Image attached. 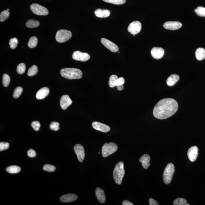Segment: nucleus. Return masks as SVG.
<instances>
[{"label": "nucleus", "mask_w": 205, "mask_h": 205, "mask_svg": "<svg viewBox=\"0 0 205 205\" xmlns=\"http://www.w3.org/2000/svg\"><path fill=\"white\" fill-rule=\"evenodd\" d=\"M149 203L150 205H158L159 204L157 202L152 198H150L149 200Z\"/></svg>", "instance_id": "37998d69"}, {"label": "nucleus", "mask_w": 205, "mask_h": 205, "mask_svg": "<svg viewBox=\"0 0 205 205\" xmlns=\"http://www.w3.org/2000/svg\"><path fill=\"white\" fill-rule=\"evenodd\" d=\"M60 124L58 122H53L51 123L50 125V129L54 131H58L60 129L59 127Z\"/></svg>", "instance_id": "4c0bfd02"}, {"label": "nucleus", "mask_w": 205, "mask_h": 205, "mask_svg": "<svg viewBox=\"0 0 205 205\" xmlns=\"http://www.w3.org/2000/svg\"><path fill=\"white\" fill-rule=\"evenodd\" d=\"M31 126L35 131H38L40 127V124L38 121H34L32 123Z\"/></svg>", "instance_id": "58836bf2"}, {"label": "nucleus", "mask_w": 205, "mask_h": 205, "mask_svg": "<svg viewBox=\"0 0 205 205\" xmlns=\"http://www.w3.org/2000/svg\"><path fill=\"white\" fill-rule=\"evenodd\" d=\"M74 150L79 161L81 162H83L85 158V151L84 147L81 144H76L74 147Z\"/></svg>", "instance_id": "9b49d317"}, {"label": "nucleus", "mask_w": 205, "mask_h": 205, "mask_svg": "<svg viewBox=\"0 0 205 205\" xmlns=\"http://www.w3.org/2000/svg\"><path fill=\"white\" fill-rule=\"evenodd\" d=\"M185 205H189V204H188V203H187V204H186V203Z\"/></svg>", "instance_id": "de8ad7c7"}, {"label": "nucleus", "mask_w": 205, "mask_h": 205, "mask_svg": "<svg viewBox=\"0 0 205 205\" xmlns=\"http://www.w3.org/2000/svg\"><path fill=\"white\" fill-rule=\"evenodd\" d=\"M43 169L44 171L49 172H53L55 171L56 167L54 166L50 165L49 164H46L43 167Z\"/></svg>", "instance_id": "e433bc0d"}, {"label": "nucleus", "mask_w": 205, "mask_h": 205, "mask_svg": "<svg viewBox=\"0 0 205 205\" xmlns=\"http://www.w3.org/2000/svg\"><path fill=\"white\" fill-rule=\"evenodd\" d=\"M11 81V78L9 75L6 74H4L3 76L2 83L4 86L5 87H7L10 84Z\"/></svg>", "instance_id": "7c9ffc66"}, {"label": "nucleus", "mask_w": 205, "mask_h": 205, "mask_svg": "<svg viewBox=\"0 0 205 205\" xmlns=\"http://www.w3.org/2000/svg\"><path fill=\"white\" fill-rule=\"evenodd\" d=\"M124 175V163L121 161L116 164L113 171V178L117 184L121 185L122 184Z\"/></svg>", "instance_id": "7ed1b4c3"}, {"label": "nucleus", "mask_w": 205, "mask_h": 205, "mask_svg": "<svg viewBox=\"0 0 205 205\" xmlns=\"http://www.w3.org/2000/svg\"><path fill=\"white\" fill-rule=\"evenodd\" d=\"M117 88L118 90H122L124 89V86L123 85H119L117 86Z\"/></svg>", "instance_id": "a18cd8bd"}, {"label": "nucleus", "mask_w": 205, "mask_h": 205, "mask_svg": "<svg viewBox=\"0 0 205 205\" xmlns=\"http://www.w3.org/2000/svg\"><path fill=\"white\" fill-rule=\"evenodd\" d=\"M72 101L68 95H64L62 96L60 99V105L62 109L66 110L69 106L72 105Z\"/></svg>", "instance_id": "dca6fc26"}, {"label": "nucleus", "mask_w": 205, "mask_h": 205, "mask_svg": "<svg viewBox=\"0 0 205 205\" xmlns=\"http://www.w3.org/2000/svg\"><path fill=\"white\" fill-rule=\"evenodd\" d=\"M187 155L189 160L191 162H194L198 157V148L196 146L190 148L188 151Z\"/></svg>", "instance_id": "f8f14e48"}, {"label": "nucleus", "mask_w": 205, "mask_h": 205, "mask_svg": "<svg viewBox=\"0 0 205 205\" xmlns=\"http://www.w3.org/2000/svg\"><path fill=\"white\" fill-rule=\"evenodd\" d=\"M103 1L115 5H122L126 2V0H103Z\"/></svg>", "instance_id": "f704fd0d"}, {"label": "nucleus", "mask_w": 205, "mask_h": 205, "mask_svg": "<svg viewBox=\"0 0 205 205\" xmlns=\"http://www.w3.org/2000/svg\"><path fill=\"white\" fill-rule=\"evenodd\" d=\"M38 72V67L35 65H33L29 69L28 72H27V75L29 76H32L35 75Z\"/></svg>", "instance_id": "bb28decb"}, {"label": "nucleus", "mask_w": 205, "mask_h": 205, "mask_svg": "<svg viewBox=\"0 0 205 205\" xmlns=\"http://www.w3.org/2000/svg\"><path fill=\"white\" fill-rule=\"evenodd\" d=\"M95 14L99 18H107L109 16L110 12L107 10L97 9L95 11Z\"/></svg>", "instance_id": "412c9836"}, {"label": "nucleus", "mask_w": 205, "mask_h": 205, "mask_svg": "<svg viewBox=\"0 0 205 205\" xmlns=\"http://www.w3.org/2000/svg\"><path fill=\"white\" fill-rule=\"evenodd\" d=\"M26 26L29 28H34L38 27L40 25V23L38 21L34 20H29L26 23Z\"/></svg>", "instance_id": "b1692460"}, {"label": "nucleus", "mask_w": 205, "mask_h": 205, "mask_svg": "<svg viewBox=\"0 0 205 205\" xmlns=\"http://www.w3.org/2000/svg\"><path fill=\"white\" fill-rule=\"evenodd\" d=\"M175 171V167L172 164H169L165 167L163 174V179L166 184L171 183Z\"/></svg>", "instance_id": "20e7f679"}, {"label": "nucleus", "mask_w": 205, "mask_h": 205, "mask_svg": "<svg viewBox=\"0 0 205 205\" xmlns=\"http://www.w3.org/2000/svg\"><path fill=\"white\" fill-rule=\"evenodd\" d=\"M50 90L47 87L42 88L37 92L36 95V97L38 99H44L48 96Z\"/></svg>", "instance_id": "f3484780"}, {"label": "nucleus", "mask_w": 205, "mask_h": 205, "mask_svg": "<svg viewBox=\"0 0 205 205\" xmlns=\"http://www.w3.org/2000/svg\"><path fill=\"white\" fill-rule=\"evenodd\" d=\"M151 157L147 154H144L139 159L140 162L142 163V167L145 169L148 168L150 166V161Z\"/></svg>", "instance_id": "aec40b11"}, {"label": "nucleus", "mask_w": 205, "mask_h": 205, "mask_svg": "<svg viewBox=\"0 0 205 205\" xmlns=\"http://www.w3.org/2000/svg\"><path fill=\"white\" fill-rule=\"evenodd\" d=\"M72 37V33L70 31L60 29L56 33V39L58 42L64 43L70 39Z\"/></svg>", "instance_id": "423d86ee"}, {"label": "nucleus", "mask_w": 205, "mask_h": 205, "mask_svg": "<svg viewBox=\"0 0 205 205\" xmlns=\"http://www.w3.org/2000/svg\"><path fill=\"white\" fill-rule=\"evenodd\" d=\"M26 69V65L24 63H21L18 65L17 67V73L20 75L24 74L25 73Z\"/></svg>", "instance_id": "473e14b6"}, {"label": "nucleus", "mask_w": 205, "mask_h": 205, "mask_svg": "<svg viewBox=\"0 0 205 205\" xmlns=\"http://www.w3.org/2000/svg\"><path fill=\"white\" fill-rule=\"evenodd\" d=\"M9 16L10 13L9 11H7V10L2 11L0 14V21L2 22L5 21L9 18Z\"/></svg>", "instance_id": "c85d7f7f"}, {"label": "nucleus", "mask_w": 205, "mask_h": 205, "mask_svg": "<svg viewBox=\"0 0 205 205\" xmlns=\"http://www.w3.org/2000/svg\"><path fill=\"white\" fill-rule=\"evenodd\" d=\"M9 148V144L8 142H1L0 143V151H2L8 149Z\"/></svg>", "instance_id": "ea45409f"}, {"label": "nucleus", "mask_w": 205, "mask_h": 205, "mask_svg": "<svg viewBox=\"0 0 205 205\" xmlns=\"http://www.w3.org/2000/svg\"><path fill=\"white\" fill-rule=\"evenodd\" d=\"M38 43V40L37 37H32L30 38L28 43V46L30 48H32L37 46Z\"/></svg>", "instance_id": "a878e982"}, {"label": "nucleus", "mask_w": 205, "mask_h": 205, "mask_svg": "<svg viewBox=\"0 0 205 205\" xmlns=\"http://www.w3.org/2000/svg\"><path fill=\"white\" fill-rule=\"evenodd\" d=\"M101 43L108 50L114 53H116L119 50V47L115 43L105 38H102Z\"/></svg>", "instance_id": "9d476101"}, {"label": "nucleus", "mask_w": 205, "mask_h": 205, "mask_svg": "<svg viewBox=\"0 0 205 205\" xmlns=\"http://www.w3.org/2000/svg\"><path fill=\"white\" fill-rule=\"evenodd\" d=\"M142 25L139 21H135L130 24L128 31L131 34L136 35L140 32Z\"/></svg>", "instance_id": "6e6552de"}, {"label": "nucleus", "mask_w": 205, "mask_h": 205, "mask_svg": "<svg viewBox=\"0 0 205 205\" xmlns=\"http://www.w3.org/2000/svg\"><path fill=\"white\" fill-rule=\"evenodd\" d=\"M179 79V76L178 75L176 74L172 75L167 79V84L170 86H174L178 81Z\"/></svg>", "instance_id": "4be33fe9"}, {"label": "nucleus", "mask_w": 205, "mask_h": 205, "mask_svg": "<svg viewBox=\"0 0 205 205\" xmlns=\"http://www.w3.org/2000/svg\"><path fill=\"white\" fill-rule=\"evenodd\" d=\"M92 125L94 129L102 132H107L110 130V128L108 125L99 122H93Z\"/></svg>", "instance_id": "2eb2a0df"}, {"label": "nucleus", "mask_w": 205, "mask_h": 205, "mask_svg": "<svg viewBox=\"0 0 205 205\" xmlns=\"http://www.w3.org/2000/svg\"><path fill=\"white\" fill-rule=\"evenodd\" d=\"M96 194L97 200L100 203H105L106 201V196L103 190L100 188H97L96 190Z\"/></svg>", "instance_id": "6ab92c4d"}, {"label": "nucleus", "mask_w": 205, "mask_h": 205, "mask_svg": "<svg viewBox=\"0 0 205 205\" xmlns=\"http://www.w3.org/2000/svg\"><path fill=\"white\" fill-rule=\"evenodd\" d=\"M60 74L63 77L68 79H80L83 76L81 70L76 68H64L60 70Z\"/></svg>", "instance_id": "f03ea898"}, {"label": "nucleus", "mask_w": 205, "mask_h": 205, "mask_svg": "<svg viewBox=\"0 0 205 205\" xmlns=\"http://www.w3.org/2000/svg\"><path fill=\"white\" fill-rule=\"evenodd\" d=\"M98 153H99V154H100V153H99V152Z\"/></svg>", "instance_id": "09e8293b"}, {"label": "nucleus", "mask_w": 205, "mask_h": 205, "mask_svg": "<svg viewBox=\"0 0 205 205\" xmlns=\"http://www.w3.org/2000/svg\"><path fill=\"white\" fill-rule=\"evenodd\" d=\"M7 11H9V9H7Z\"/></svg>", "instance_id": "49530a36"}, {"label": "nucleus", "mask_w": 205, "mask_h": 205, "mask_svg": "<svg viewBox=\"0 0 205 205\" xmlns=\"http://www.w3.org/2000/svg\"><path fill=\"white\" fill-rule=\"evenodd\" d=\"M164 49L159 47H154L151 49V54L155 60H160L164 56Z\"/></svg>", "instance_id": "4468645a"}, {"label": "nucleus", "mask_w": 205, "mask_h": 205, "mask_svg": "<svg viewBox=\"0 0 205 205\" xmlns=\"http://www.w3.org/2000/svg\"><path fill=\"white\" fill-rule=\"evenodd\" d=\"M27 155L30 158H34L36 156V153L34 150L31 149L29 150L27 152Z\"/></svg>", "instance_id": "a19ab883"}, {"label": "nucleus", "mask_w": 205, "mask_h": 205, "mask_svg": "<svg viewBox=\"0 0 205 205\" xmlns=\"http://www.w3.org/2000/svg\"><path fill=\"white\" fill-rule=\"evenodd\" d=\"M78 199V196L75 194H67L62 196L60 198V200L64 203H69L73 202Z\"/></svg>", "instance_id": "a211bd4d"}, {"label": "nucleus", "mask_w": 205, "mask_h": 205, "mask_svg": "<svg viewBox=\"0 0 205 205\" xmlns=\"http://www.w3.org/2000/svg\"><path fill=\"white\" fill-rule=\"evenodd\" d=\"M118 148V146L115 143L111 142L109 144H105L102 148V157L104 158L108 157L116 151Z\"/></svg>", "instance_id": "39448f33"}, {"label": "nucleus", "mask_w": 205, "mask_h": 205, "mask_svg": "<svg viewBox=\"0 0 205 205\" xmlns=\"http://www.w3.org/2000/svg\"><path fill=\"white\" fill-rule=\"evenodd\" d=\"M21 169L17 166H11L7 167L6 171L11 174H16L21 171Z\"/></svg>", "instance_id": "393cba45"}, {"label": "nucleus", "mask_w": 205, "mask_h": 205, "mask_svg": "<svg viewBox=\"0 0 205 205\" xmlns=\"http://www.w3.org/2000/svg\"><path fill=\"white\" fill-rule=\"evenodd\" d=\"M125 83V79L123 77L118 78L115 83V86H119V85H123Z\"/></svg>", "instance_id": "79ce46f5"}, {"label": "nucleus", "mask_w": 205, "mask_h": 205, "mask_svg": "<svg viewBox=\"0 0 205 205\" xmlns=\"http://www.w3.org/2000/svg\"><path fill=\"white\" fill-rule=\"evenodd\" d=\"M90 56L86 53H82L79 50L75 51L73 53L72 58L73 60L77 61L85 62L90 59Z\"/></svg>", "instance_id": "1a4fd4ad"}, {"label": "nucleus", "mask_w": 205, "mask_h": 205, "mask_svg": "<svg viewBox=\"0 0 205 205\" xmlns=\"http://www.w3.org/2000/svg\"><path fill=\"white\" fill-rule=\"evenodd\" d=\"M187 203V200L182 198H178L176 199L173 202L174 205H184Z\"/></svg>", "instance_id": "c9c22d12"}, {"label": "nucleus", "mask_w": 205, "mask_h": 205, "mask_svg": "<svg viewBox=\"0 0 205 205\" xmlns=\"http://www.w3.org/2000/svg\"><path fill=\"white\" fill-rule=\"evenodd\" d=\"M182 24L178 21H168L164 23V27L167 30L174 31L181 28Z\"/></svg>", "instance_id": "ddd939ff"}, {"label": "nucleus", "mask_w": 205, "mask_h": 205, "mask_svg": "<svg viewBox=\"0 0 205 205\" xmlns=\"http://www.w3.org/2000/svg\"><path fill=\"white\" fill-rule=\"evenodd\" d=\"M23 92V89L21 87H18L16 88L14 91L13 96L14 99L19 97Z\"/></svg>", "instance_id": "c756f323"}, {"label": "nucleus", "mask_w": 205, "mask_h": 205, "mask_svg": "<svg viewBox=\"0 0 205 205\" xmlns=\"http://www.w3.org/2000/svg\"><path fill=\"white\" fill-rule=\"evenodd\" d=\"M18 44V41L17 38H13L10 40L9 45L11 49H14L16 48Z\"/></svg>", "instance_id": "72a5a7b5"}, {"label": "nucleus", "mask_w": 205, "mask_h": 205, "mask_svg": "<svg viewBox=\"0 0 205 205\" xmlns=\"http://www.w3.org/2000/svg\"><path fill=\"white\" fill-rule=\"evenodd\" d=\"M178 109L176 101L171 98H166L157 102L153 110V115L159 119H166L175 114Z\"/></svg>", "instance_id": "f257e3e1"}, {"label": "nucleus", "mask_w": 205, "mask_h": 205, "mask_svg": "<svg viewBox=\"0 0 205 205\" xmlns=\"http://www.w3.org/2000/svg\"><path fill=\"white\" fill-rule=\"evenodd\" d=\"M118 78V76L115 75H112L110 76L109 81V85L110 87L113 88L115 86V82Z\"/></svg>", "instance_id": "2f4dec72"}, {"label": "nucleus", "mask_w": 205, "mask_h": 205, "mask_svg": "<svg viewBox=\"0 0 205 205\" xmlns=\"http://www.w3.org/2000/svg\"><path fill=\"white\" fill-rule=\"evenodd\" d=\"M197 15L201 17H205V8L201 6L197 7L194 10Z\"/></svg>", "instance_id": "cd10ccee"}, {"label": "nucleus", "mask_w": 205, "mask_h": 205, "mask_svg": "<svg viewBox=\"0 0 205 205\" xmlns=\"http://www.w3.org/2000/svg\"><path fill=\"white\" fill-rule=\"evenodd\" d=\"M30 8L32 12L37 15L45 16L48 14L49 11L47 8L38 4H32Z\"/></svg>", "instance_id": "0eeeda50"}, {"label": "nucleus", "mask_w": 205, "mask_h": 205, "mask_svg": "<svg viewBox=\"0 0 205 205\" xmlns=\"http://www.w3.org/2000/svg\"><path fill=\"white\" fill-rule=\"evenodd\" d=\"M196 58L199 60L205 59V50L202 47H200L196 50L195 52Z\"/></svg>", "instance_id": "5701e85b"}, {"label": "nucleus", "mask_w": 205, "mask_h": 205, "mask_svg": "<svg viewBox=\"0 0 205 205\" xmlns=\"http://www.w3.org/2000/svg\"><path fill=\"white\" fill-rule=\"evenodd\" d=\"M123 205H133L134 204L128 200H124L122 203Z\"/></svg>", "instance_id": "c03bdc74"}]
</instances>
